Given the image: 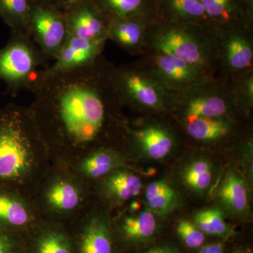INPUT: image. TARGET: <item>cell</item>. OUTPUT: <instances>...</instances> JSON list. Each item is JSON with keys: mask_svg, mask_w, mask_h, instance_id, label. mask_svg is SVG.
<instances>
[{"mask_svg": "<svg viewBox=\"0 0 253 253\" xmlns=\"http://www.w3.org/2000/svg\"><path fill=\"white\" fill-rule=\"evenodd\" d=\"M111 65L101 56L73 71L41 73L29 109L45 146L81 150L101 137L121 106L110 83Z\"/></svg>", "mask_w": 253, "mask_h": 253, "instance_id": "cell-1", "label": "cell"}, {"mask_svg": "<svg viewBox=\"0 0 253 253\" xmlns=\"http://www.w3.org/2000/svg\"><path fill=\"white\" fill-rule=\"evenodd\" d=\"M29 108L9 104L0 109V186L14 189L31 172L43 147Z\"/></svg>", "mask_w": 253, "mask_h": 253, "instance_id": "cell-2", "label": "cell"}, {"mask_svg": "<svg viewBox=\"0 0 253 253\" xmlns=\"http://www.w3.org/2000/svg\"><path fill=\"white\" fill-rule=\"evenodd\" d=\"M147 51L172 55L218 78L219 49L214 25L166 22L150 26Z\"/></svg>", "mask_w": 253, "mask_h": 253, "instance_id": "cell-3", "label": "cell"}, {"mask_svg": "<svg viewBox=\"0 0 253 253\" xmlns=\"http://www.w3.org/2000/svg\"><path fill=\"white\" fill-rule=\"evenodd\" d=\"M109 80L121 106L156 113L172 111L173 94L155 79L139 61L119 66L112 64Z\"/></svg>", "mask_w": 253, "mask_h": 253, "instance_id": "cell-4", "label": "cell"}, {"mask_svg": "<svg viewBox=\"0 0 253 253\" xmlns=\"http://www.w3.org/2000/svg\"><path fill=\"white\" fill-rule=\"evenodd\" d=\"M239 109L244 110L232 83L221 78L173 93L172 111H179L184 123L198 118L232 117Z\"/></svg>", "mask_w": 253, "mask_h": 253, "instance_id": "cell-5", "label": "cell"}, {"mask_svg": "<svg viewBox=\"0 0 253 253\" xmlns=\"http://www.w3.org/2000/svg\"><path fill=\"white\" fill-rule=\"evenodd\" d=\"M47 60L31 36L12 32L7 44L0 48V81L13 94L32 91L47 67L44 66Z\"/></svg>", "mask_w": 253, "mask_h": 253, "instance_id": "cell-6", "label": "cell"}, {"mask_svg": "<svg viewBox=\"0 0 253 253\" xmlns=\"http://www.w3.org/2000/svg\"><path fill=\"white\" fill-rule=\"evenodd\" d=\"M142 55L139 62L172 94L218 78L204 68L172 55L154 51H146Z\"/></svg>", "mask_w": 253, "mask_h": 253, "instance_id": "cell-7", "label": "cell"}, {"mask_svg": "<svg viewBox=\"0 0 253 253\" xmlns=\"http://www.w3.org/2000/svg\"><path fill=\"white\" fill-rule=\"evenodd\" d=\"M219 72L218 78L231 81L253 71V38L241 24L216 26Z\"/></svg>", "mask_w": 253, "mask_h": 253, "instance_id": "cell-8", "label": "cell"}, {"mask_svg": "<svg viewBox=\"0 0 253 253\" xmlns=\"http://www.w3.org/2000/svg\"><path fill=\"white\" fill-rule=\"evenodd\" d=\"M29 31L43 54L54 60L69 37L66 13L47 2L31 4Z\"/></svg>", "mask_w": 253, "mask_h": 253, "instance_id": "cell-9", "label": "cell"}, {"mask_svg": "<svg viewBox=\"0 0 253 253\" xmlns=\"http://www.w3.org/2000/svg\"><path fill=\"white\" fill-rule=\"evenodd\" d=\"M106 42L68 37L67 41L55 57L54 63L48 66L42 73L56 74L91 64L102 56Z\"/></svg>", "mask_w": 253, "mask_h": 253, "instance_id": "cell-10", "label": "cell"}, {"mask_svg": "<svg viewBox=\"0 0 253 253\" xmlns=\"http://www.w3.org/2000/svg\"><path fill=\"white\" fill-rule=\"evenodd\" d=\"M68 35L89 41H107L108 21L93 1L83 0L66 13Z\"/></svg>", "mask_w": 253, "mask_h": 253, "instance_id": "cell-11", "label": "cell"}, {"mask_svg": "<svg viewBox=\"0 0 253 253\" xmlns=\"http://www.w3.org/2000/svg\"><path fill=\"white\" fill-rule=\"evenodd\" d=\"M137 16H113L108 21V40L132 54H144L150 26Z\"/></svg>", "mask_w": 253, "mask_h": 253, "instance_id": "cell-12", "label": "cell"}, {"mask_svg": "<svg viewBox=\"0 0 253 253\" xmlns=\"http://www.w3.org/2000/svg\"><path fill=\"white\" fill-rule=\"evenodd\" d=\"M141 151L151 159L159 160L167 156L174 148V136L166 126L150 123L131 132Z\"/></svg>", "mask_w": 253, "mask_h": 253, "instance_id": "cell-13", "label": "cell"}, {"mask_svg": "<svg viewBox=\"0 0 253 253\" xmlns=\"http://www.w3.org/2000/svg\"><path fill=\"white\" fill-rule=\"evenodd\" d=\"M217 199L232 214L239 216L247 212V187L244 177L237 171L231 169L226 173L218 188Z\"/></svg>", "mask_w": 253, "mask_h": 253, "instance_id": "cell-14", "label": "cell"}, {"mask_svg": "<svg viewBox=\"0 0 253 253\" xmlns=\"http://www.w3.org/2000/svg\"><path fill=\"white\" fill-rule=\"evenodd\" d=\"M184 123L188 136L201 142H214L227 137L235 125L234 119L229 116L198 118Z\"/></svg>", "mask_w": 253, "mask_h": 253, "instance_id": "cell-15", "label": "cell"}, {"mask_svg": "<svg viewBox=\"0 0 253 253\" xmlns=\"http://www.w3.org/2000/svg\"><path fill=\"white\" fill-rule=\"evenodd\" d=\"M77 253H113L111 230L104 219L94 217L88 221L78 239Z\"/></svg>", "mask_w": 253, "mask_h": 253, "instance_id": "cell-16", "label": "cell"}, {"mask_svg": "<svg viewBox=\"0 0 253 253\" xmlns=\"http://www.w3.org/2000/svg\"><path fill=\"white\" fill-rule=\"evenodd\" d=\"M11 188L0 186V226L16 233L31 221L28 208Z\"/></svg>", "mask_w": 253, "mask_h": 253, "instance_id": "cell-17", "label": "cell"}, {"mask_svg": "<svg viewBox=\"0 0 253 253\" xmlns=\"http://www.w3.org/2000/svg\"><path fill=\"white\" fill-rule=\"evenodd\" d=\"M145 196L147 211L155 215L165 217L177 207V194L166 181H156L149 184Z\"/></svg>", "mask_w": 253, "mask_h": 253, "instance_id": "cell-18", "label": "cell"}, {"mask_svg": "<svg viewBox=\"0 0 253 253\" xmlns=\"http://www.w3.org/2000/svg\"><path fill=\"white\" fill-rule=\"evenodd\" d=\"M123 165L121 155L114 150L101 148L86 156L81 166V172L89 178H99L113 172Z\"/></svg>", "mask_w": 253, "mask_h": 253, "instance_id": "cell-19", "label": "cell"}, {"mask_svg": "<svg viewBox=\"0 0 253 253\" xmlns=\"http://www.w3.org/2000/svg\"><path fill=\"white\" fill-rule=\"evenodd\" d=\"M140 179L129 171H113L105 183V189L110 197L116 201H126L140 193Z\"/></svg>", "mask_w": 253, "mask_h": 253, "instance_id": "cell-20", "label": "cell"}, {"mask_svg": "<svg viewBox=\"0 0 253 253\" xmlns=\"http://www.w3.org/2000/svg\"><path fill=\"white\" fill-rule=\"evenodd\" d=\"M208 18L216 26L240 24L242 8L240 0H199Z\"/></svg>", "mask_w": 253, "mask_h": 253, "instance_id": "cell-21", "label": "cell"}, {"mask_svg": "<svg viewBox=\"0 0 253 253\" xmlns=\"http://www.w3.org/2000/svg\"><path fill=\"white\" fill-rule=\"evenodd\" d=\"M30 0H0V16L12 32L30 36Z\"/></svg>", "mask_w": 253, "mask_h": 253, "instance_id": "cell-22", "label": "cell"}, {"mask_svg": "<svg viewBox=\"0 0 253 253\" xmlns=\"http://www.w3.org/2000/svg\"><path fill=\"white\" fill-rule=\"evenodd\" d=\"M31 253H74L72 241L63 231L42 229L33 238Z\"/></svg>", "mask_w": 253, "mask_h": 253, "instance_id": "cell-23", "label": "cell"}, {"mask_svg": "<svg viewBox=\"0 0 253 253\" xmlns=\"http://www.w3.org/2000/svg\"><path fill=\"white\" fill-rule=\"evenodd\" d=\"M46 201L50 207L58 212H69L77 207L81 193L77 186L67 180L55 181L47 191Z\"/></svg>", "mask_w": 253, "mask_h": 253, "instance_id": "cell-24", "label": "cell"}, {"mask_svg": "<svg viewBox=\"0 0 253 253\" xmlns=\"http://www.w3.org/2000/svg\"><path fill=\"white\" fill-rule=\"evenodd\" d=\"M166 6L173 18L168 23L212 24L199 0H167Z\"/></svg>", "mask_w": 253, "mask_h": 253, "instance_id": "cell-25", "label": "cell"}, {"mask_svg": "<svg viewBox=\"0 0 253 253\" xmlns=\"http://www.w3.org/2000/svg\"><path fill=\"white\" fill-rule=\"evenodd\" d=\"M157 229V221L152 212L143 211L138 215L123 219L121 231L126 239L132 242H143L151 239Z\"/></svg>", "mask_w": 253, "mask_h": 253, "instance_id": "cell-26", "label": "cell"}, {"mask_svg": "<svg viewBox=\"0 0 253 253\" xmlns=\"http://www.w3.org/2000/svg\"><path fill=\"white\" fill-rule=\"evenodd\" d=\"M183 178L190 189L199 194L204 192L212 183V166L207 160H196L186 168Z\"/></svg>", "mask_w": 253, "mask_h": 253, "instance_id": "cell-27", "label": "cell"}, {"mask_svg": "<svg viewBox=\"0 0 253 253\" xmlns=\"http://www.w3.org/2000/svg\"><path fill=\"white\" fill-rule=\"evenodd\" d=\"M195 224L203 232L219 236H227L231 233L224 214L217 208L201 210L194 216Z\"/></svg>", "mask_w": 253, "mask_h": 253, "instance_id": "cell-28", "label": "cell"}, {"mask_svg": "<svg viewBox=\"0 0 253 253\" xmlns=\"http://www.w3.org/2000/svg\"><path fill=\"white\" fill-rule=\"evenodd\" d=\"M96 7L111 13L113 16L119 18L139 16L142 11L144 0H98Z\"/></svg>", "mask_w": 253, "mask_h": 253, "instance_id": "cell-29", "label": "cell"}, {"mask_svg": "<svg viewBox=\"0 0 253 253\" xmlns=\"http://www.w3.org/2000/svg\"><path fill=\"white\" fill-rule=\"evenodd\" d=\"M245 111H249L253 104V71L230 81Z\"/></svg>", "mask_w": 253, "mask_h": 253, "instance_id": "cell-30", "label": "cell"}, {"mask_svg": "<svg viewBox=\"0 0 253 253\" xmlns=\"http://www.w3.org/2000/svg\"><path fill=\"white\" fill-rule=\"evenodd\" d=\"M178 235L189 249H196L202 246L205 240L204 233L191 221L181 220L176 227Z\"/></svg>", "mask_w": 253, "mask_h": 253, "instance_id": "cell-31", "label": "cell"}, {"mask_svg": "<svg viewBox=\"0 0 253 253\" xmlns=\"http://www.w3.org/2000/svg\"><path fill=\"white\" fill-rule=\"evenodd\" d=\"M0 253H23V246L16 233L0 226Z\"/></svg>", "mask_w": 253, "mask_h": 253, "instance_id": "cell-32", "label": "cell"}, {"mask_svg": "<svg viewBox=\"0 0 253 253\" xmlns=\"http://www.w3.org/2000/svg\"><path fill=\"white\" fill-rule=\"evenodd\" d=\"M203 253H224V248L221 244H212L204 246L200 250Z\"/></svg>", "mask_w": 253, "mask_h": 253, "instance_id": "cell-33", "label": "cell"}, {"mask_svg": "<svg viewBox=\"0 0 253 253\" xmlns=\"http://www.w3.org/2000/svg\"><path fill=\"white\" fill-rule=\"evenodd\" d=\"M146 253H179L176 248L171 246H162L150 250Z\"/></svg>", "mask_w": 253, "mask_h": 253, "instance_id": "cell-34", "label": "cell"}, {"mask_svg": "<svg viewBox=\"0 0 253 253\" xmlns=\"http://www.w3.org/2000/svg\"><path fill=\"white\" fill-rule=\"evenodd\" d=\"M83 1V0H69L68 1V6L67 9L70 6H73V5L77 4L78 2H81V1Z\"/></svg>", "mask_w": 253, "mask_h": 253, "instance_id": "cell-35", "label": "cell"}, {"mask_svg": "<svg viewBox=\"0 0 253 253\" xmlns=\"http://www.w3.org/2000/svg\"><path fill=\"white\" fill-rule=\"evenodd\" d=\"M54 1H56L57 3H61V4H63V6L68 8V1H69V0H54Z\"/></svg>", "mask_w": 253, "mask_h": 253, "instance_id": "cell-36", "label": "cell"}, {"mask_svg": "<svg viewBox=\"0 0 253 253\" xmlns=\"http://www.w3.org/2000/svg\"><path fill=\"white\" fill-rule=\"evenodd\" d=\"M31 4H35V3H41V2H47V0H30Z\"/></svg>", "mask_w": 253, "mask_h": 253, "instance_id": "cell-37", "label": "cell"}, {"mask_svg": "<svg viewBox=\"0 0 253 253\" xmlns=\"http://www.w3.org/2000/svg\"><path fill=\"white\" fill-rule=\"evenodd\" d=\"M199 253H201V251H199Z\"/></svg>", "mask_w": 253, "mask_h": 253, "instance_id": "cell-38", "label": "cell"}]
</instances>
